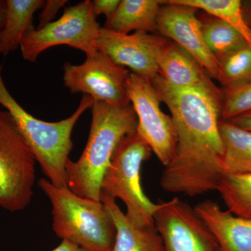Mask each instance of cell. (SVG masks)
<instances>
[{
	"label": "cell",
	"mask_w": 251,
	"mask_h": 251,
	"mask_svg": "<svg viewBox=\"0 0 251 251\" xmlns=\"http://www.w3.org/2000/svg\"><path fill=\"white\" fill-rule=\"evenodd\" d=\"M151 82L171 111L176 135L174 156L160 179L162 188L189 197L216 191L224 175L222 92L216 85L178 88L160 75Z\"/></svg>",
	"instance_id": "6da1fadb"
},
{
	"label": "cell",
	"mask_w": 251,
	"mask_h": 251,
	"mask_svg": "<svg viewBox=\"0 0 251 251\" xmlns=\"http://www.w3.org/2000/svg\"><path fill=\"white\" fill-rule=\"evenodd\" d=\"M90 134L76 161L68 160L67 187L77 196L100 201L102 179L114 153L127 135L136 131L138 118L131 104L117 106L94 101Z\"/></svg>",
	"instance_id": "7a4b0ae2"
},
{
	"label": "cell",
	"mask_w": 251,
	"mask_h": 251,
	"mask_svg": "<svg viewBox=\"0 0 251 251\" xmlns=\"http://www.w3.org/2000/svg\"><path fill=\"white\" fill-rule=\"evenodd\" d=\"M94 103L92 97L83 95L75 111L67 119L55 122L39 120L26 111L10 94L0 66V105L12 117L44 174L59 187L67 186L66 166L73 149V130L81 115Z\"/></svg>",
	"instance_id": "3957f363"
},
{
	"label": "cell",
	"mask_w": 251,
	"mask_h": 251,
	"mask_svg": "<svg viewBox=\"0 0 251 251\" xmlns=\"http://www.w3.org/2000/svg\"><path fill=\"white\" fill-rule=\"evenodd\" d=\"M38 185L52 204V229L57 237L87 251H112L116 228L101 201L81 197L46 178Z\"/></svg>",
	"instance_id": "277c9868"
},
{
	"label": "cell",
	"mask_w": 251,
	"mask_h": 251,
	"mask_svg": "<svg viewBox=\"0 0 251 251\" xmlns=\"http://www.w3.org/2000/svg\"><path fill=\"white\" fill-rule=\"evenodd\" d=\"M152 153L137 130L127 135L117 146L100 186V194L125 203L126 216L140 227H155L158 204L146 196L141 184L142 166Z\"/></svg>",
	"instance_id": "5b68a950"
},
{
	"label": "cell",
	"mask_w": 251,
	"mask_h": 251,
	"mask_svg": "<svg viewBox=\"0 0 251 251\" xmlns=\"http://www.w3.org/2000/svg\"><path fill=\"white\" fill-rule=\"evenodd\" d=\"M35 157L6 110H0V207L15 212L31 201Z\"/></svg>",
	"instance_id": "8992f818"
},
{
	"label": "cell",
	"mask_w": 251,
	"mask_h": 251,
	"mask_svg": "<svg viewBox=\"0 0 251 251\" xmlns=\"http://www.w3.org/2000/svg\"><path fill=\"white\" fill-rule=\"evenodd\" d=\"M92 12L90 0L81 1L64 9L62 17L41 29L32 26L25 34L20 46L21 55L27 62H36L46 50L68 46L92 55L98 51L96 41L100 30Z\"/></svg>",
	"instance_id": "52a82bcc"
},
{
	"label": "cell",
	"mask_w": 251,
	"mask_h": 251,
	"mask_svg": "<svg viewBox=\"0 0 251 251\" xmlns=\"http://www.w3.org/2000/svg\"><path fill=\"white\" fill-rule=\"evenodd\" d=\"M130 103L138 118L137 131L166 166L174 156L176 135L171 116L161 109V97L150 79L130 72L126 80Z\"/></svg>",
	"instance_id": "ba28073f"
},
{
	"label": "cell",
	"mask_w": 251,
	"mask_h": 251,
	"mask_svg": "<svg viewBox=\"0 0 251 251\" xmlns=\"http://www.w3.org/2000/svg\"><path fill=\"white\" fill-rule=\"evenodd\" d=\"M63 70L64 86L72 94L82 93L94 101L117 106L130 104L126 90L130 71L103 52L97 51L80 64L65 63Z\"/></svg>",
	"instance_id": "9c48e42d"
},
{
	"label": "cell",
	"mask_w": 251,
	"mask_h": 251,
	"mask_svg": "<svg viewBox=\"0 0 251 251\" xmlns=\"http://www.w3.org/2000/svg\"><path fill=\"white\" fill-rule=\"evenodd\" d=\"M157 204L153 220L163 251H219L215 237L194 208L176 197Z\"/></svg>",
	"instance_id": "30bf717a"
},
{
	"label": "cell",
	"mask_w": 251,
	"mask_h": 251,
	"mask_svg": "<svg viewBox=\"0 0 251 251\" xmlns=\"http://www.w3.org/2000/svg\"><path fill=\"white\" fill-rule=\"evenodd\" d=\"M160 2L162 6L157 17V31L187 51L211 78L221 83L219 60L204 40L201 22L196 15L198 9L172 0Z\"/></svg>",
	"instance_id": "8fae6325"
},
{
	"label": "cell",
	"mask_w": 251,
	"mask_h": 251,
	"mask_svg": "<svg viewBox=\"0 0 251 251\" xmlns=\"http://www.w3.org/2000/svg\"><path fill=\"white\" fill-rule=\"evenodd\" d=\"M166 39L151 33L135 31L125 34L103 27L95 46L118 65L152 80L158 75L156 55Z\"/></svg>",
	"instance_id": "7c38bea8"
},
{
	"label": "cell",
	"mask_w": 251,
	"mask_h": 251,
	"mask_svg": "<svg viewBox=\"0 0 251 251\" xmlns=\"http://www.w3.org/2000/svg\"><path fill=\"white\" fill-rule=\"evenodd\" d=\"M194 209L215 237L219 251H251V219L224 210L211 200Z\"/></svg>",
	"instance_id": "4fadbf2b"
},
{
	"label": "cell",
	"mask_w": 251,
	"mask_h": 251,
	"mask_svg": "<svg viewBox=\"0 0 251 251\" xmlns=\"http://www.w3.org/2000/svg\"><path fill=\"white\" fill-rule=\"evenodd\" d=\"M156 64L158 75L175 87L191 88L215 85L191 54L167 38L158 50Z\"/></svg>",
	"instance_id": "5bb4252c"
},
{
	"label": "cell",
	"mask_w": 251,
	"mask_h": 251,
	"mask_svg": "<svg viewBox=\"0 0 251 251\" xmlns=\"http://www.w3.org/2000/svg\"><path fill=\"white\" fill-rule=\"evenodd\" d=\"M100 201L111 216L116 228L112 251H163V241L155 227L135 226L113 198L100 194Z\"/></svg>",
	"instance_id": "9a60e30c"
},
{
	"label": "cell",
	"mask_w": 251,
	"mask_h": 251,
	"mask_svg": "<svg viewBox=\"0 0 251 251\" xmlns=\"http://www.w3.org/2000/svg\"><path fill=\"white\" fill-rule=\"evenodd\" d=\"M161 5L157 0H122L116 13L103 27L121 34L133 31L153 34L157 31Z\"/></svg>",
	"instance_id": "2e32d148"
},
{
	"label": "cell",
	"mask_w": 251,
	"mask_h": 251,
	"mask_svg": "<svg viewBox=\"0 0 251 251\" xmlns=\"http://www.w3.org/2000/svg\"><path fill=\"white\" fill-rule=\"evenodd\" d=\"M44 0H6V17L0 31V54L7 56L20 48L25 34L33 26V16Z\"/></svg>",
	"instance_id": "e0dca14e"
},
{
	"label": "cell",
	"mask_w": 251,
	"mask_h": 251,
	"mask_svg": "<svg viewBox=\"0 0 251 251\" xmlns=\"http://www.w3.org/2000/svg\"><path fill=\"white\" fill-rule=\"evenodd\" d=\"M219 131L224 148V174L251 173V131L223 120Z\"/></svg>",
	"instance_id": "ac0fdd59"
},
{
	"label": "cell",
	"mask_w": 251,
	"mask_h": 251,
	"mask_svg": "<svg viewBox=\"0 0 251 251\" xmlns=\"http://www.w3.org/2000/svg\"><path fill=\"white\" fill-rule=\"evenodd\" d=\"M211 16L200 21L206 46L218 60L249 45L244 36L232 26L223 20Z\"/></svg>",
	"instance_id": "d6986e66"
},
{
	"label": "cell",
	"mask_w": 251,
	"mask_h": 251,
	"mask_svg": "<svg viewBox=\"0 0 251 251\" xmlns=\"http://www.w3.org/2000/svg\"><path fill=\"white\" fill-rule=\"evenodd\" d=\"M177 4L202 9L206 14L219 18L237 29L251 47V27L246 21L239 0H172Z\"/></svg>",
	"instance_id": "ffe728a7"
},
{
	"label": "cell",
	"mask_w": 251,
	"mask_h": 251,
	"mask_svg": "<svg viewBox=\"0 0 251 251\" xmlns=\"http://www.w3.org/2000/svg\"><path fill=\"white\" fill-rule=\"evenodd\" d=\"M216 191L227 210L234 215L251 219V173L223 175Z\"/></svg>",
	"instance_id": "44dd1931"
},
{
	"label": "cell",
	"mask_w": 251,
	"mask_h": 251,
	"mask_svg": "<svg viewBox=\"0 0 251 251\" xmlns=\"http://www.w3.org/2000/svg\"><path fill=\"white\" fill-rule=\"evenodd\" d=\"M224 88L251 82V47L246 46L219 59Z\"/></svg>",
	"instance_id": "7402d4cb"
},
{
	"label": "cell",
	"mask_w": 251,
	"mask_h": 251,
	"mask_svg": "<svg viewBox=\"0 0 251 251\" xmlns=\"http://www.w3.org/2000/svg\"><path fill=\"white\" fill-rule=\"evenodd\" d=\"M251 111V82L224 88L221 117L223 121H230L239 115Z\"/></svg>",
	"instance_id": "603a6c76"
},
{
	"label": "cell",
	"mask_w": 251,
	"mask_h": 251,
	"mask_svg": "<svg viewBox=\"0 0 251 251\" xmlns=\"http://www.w3.org/2000/svg\"><path fill=\"white\" fill-rule=\"evenodd\" d=\"M67 0H47L43 6L42 11L39 16V23L37 29L45 27L49 23L53 22L54 17L67 3Z\"/></svg>",
	"instance_id": "cb8c5ba5"
},
{
	"label": "cell",
	"mask_w": 251,
	"mask_h": 251,
	"mask_svg": "<svg viewBox=\"0 0 251 251\" xmlns=\"http://www.w3.org/2000/svg\"><path fill=\"white\" fill-rule=\"evenodd\" d=\"M120 1V0H93L91 1L92 12L96 18L103 15L108 22L116 13Z\"/></svg>",
	"instance_id": "d4e9b609"
},
{
	"label": "cell",
	"mask_w": 251,
	"mask_h": 251,
	"mask_svg": "<svg viewBox=\"0 0 251 251\" xmlns=\"http://www.w3.org/2000/svg\"><path fill=\"white\" fill-rule=\"evenodd\" d=\"M228 122L244 129L251 131V111L239 115Z\"/></svg>",
	"instance_id": "484cf974"
},
{
	"label": "cell",
	"mask_w": 251,
	"mask_h": 251,
	"mask_svg": "<svg viewBox=\"0 0 251 251\" xmlns=\"http://www.w3.org/2000/svg\"><path fill=\"white\" fill-rule=\"evenodd\" d=\"M50 251H87L78 246L75 245L74 243L68 240H62L58 247Z\"/></svg>",
	"instance_id": "4316f807"
},
{
	"label": "cell",
	"mask_w": 251,
	"mask_h": 251,
	"mask_svg": "<svg viewBox=\"0 0 251 251\" xmlns=\"http://www.w3.org/2000/svg\"><path fill=\"white\" fill-rule=\"evenodd\" d=\"M6 0H0V31L2 29L6 17Z\"/></svg>",
	"instance_id": "83f0119b"
},
{
	"label": "cell",
	"mask_w": 251,
	"mask_h": 251,
	"mask_svg": "<svg viewBox=\"0 0 251 251\" xmlns=\"http://www.w3.org/2000/svg\"><path fill=\"white\" fill-rule=\"evenodd\" d=\"M249 14H251L250 15H249V16H250V18L251 19V8L250 12H249Z\"/></svg>",
	"instance_id": "f1b7e54d"
}]
</instances>
